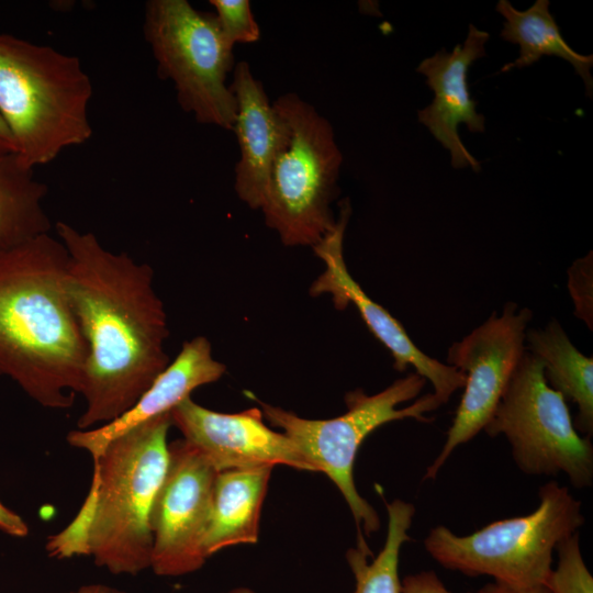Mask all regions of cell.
I'll return each mask as SVG.
<instances>
[{
	"label": "cell",
	"instance_id": "19",
	"mask_svg": "<svg viewBox=\"0 0 593 593\" xmlns=\"http://www.w3.org/2000/svg\"><path fill=\"white\" fill-rule=\"evenodd\" d=\"M549 4L548 0H537L527 10L519 11L507 0L497 2L495 10L505 19L500 36L519 46L518 57L504 65L501 71L532 66L542 56H557L574 67L584 81L586 94L592 97L593 56L579 54L566 43L558 24L549 12Z\"/></svg>",
	"mask_w": 593,
	"mask_h": 593
},
{
	"label": "cell",
	"instance_id": "15",
	"mask_svg": "<svg viewBox=\"0 0 593 593\" xmlns=\"http://www.w3.org/2000/svg\"><path fill=\"white\" fill-rule=\"evenodd\" d=\"M225 370V365L213 358L211 344L205 337L187 340L174 361L126 412L99 427L74 429L67 434L66 440L70 446L88 451L94 459L112 440L170 413L194 389L219 380Z\"/></svg>",
	"mask_w": 593,
	"mask_h": 593
},
{
	"label": "cell",
	"instance_id": "26",
	"mask_svg": "<svg viewBox=\"0 0 593 593\" xmlns=\"http://www.w3.org/2000/svg\"><path fill=\"white\" fill-rule=\"evenodd\" d=\"M0 530L4 534L22 538L27 536L29 526L25 521L15 512L7 507L0 501Z\"/></svg>",
	"mask_w": 593,
	"mask_h": 593
},
{
	"label": "cell",
	"instance_id": "18",
	"mask_svg": "<svg viewBox=\"0 0 593 593\" xmlns=\"http://www.w3.org/2000/svg\"><path fill=\"white\" fill-rule=\"evenodd\" d=\"M526 350L540 359L549 385L578 405L574 427L593 433V358L584 356L552 320L545 328L526 332Z\"/></svg>",
	"mask_w": 593,
	"mask_h": 593
},
{
	"label": "cell",
	"instance_id": "8",
	"mask_svg": "<svg viewBox=\"0 0 593 593\" xmlns=\"http://www.w3.org/2000/svg\"><path fill=\"white\" fill-rule=\"evenodd\" d=\"M143 31L158 75L174 82L181 109L202 124L233 130L237 107L225 83L235 66L233 46L215 13L198 11L186 0H152Z\"/></svg>",
	"mask_w": 593,
	"mask_h": 593
},
{
	"label": "cell",
	"instance_id": "10",
	"mask_svg": "<svg viewBox=\"0 0 593 593\" xmlns=\"http://www.w3.org/2000/svg\"><path fill=\"white\" fill-rule=\"evenodd\" d=\"M532 316L529 309L507 303L500 316L493 312L483 324L449 347L448 365L465 374V392L443 449L427 467L424 480L435 479L452 451L475 437L491 419L526 351Z\"/></svg>",
	"mask_w": 593,
	"mask_h": 593
},
{
	"label": "cell",
	"instance_id": "16",
	"mask_svg": "<svg viewBox=\"0 0 593 593\" xmlns=\"http://www.w3.org/2000/svg\"><path fill=\"white\" fill-rule=\"evenodd\" d=\"M236 100V133L240 157L235 167V192L249 208L260 209L280 137V121L261 81L246 61L234 66L230 85Z\"/></svg>",
	"mask_w": 593,
	"mask_h": 593
},
{
	"label": "cell",
	"instance_id": "24",
	"mask_svg": "<svg viewBox=\"0 0 593 593\" xmlns=\"http://www.w3.org/2000/svg\"><path fill=\"white\" fill-rule=\"evenodd\" d=\"M593 261L592 251L570 267L569 290L575 305V315L592 329L593 322Z\"/></svg>",
	"mask_w": 593,
	"mask_h": 593
},
{
	"label": "cell",
	"instance_id": "3",
	"mask_svg": "<svg viewBox=\"0 0 593 593\" xmlns=\"http://www.w3.org/2000/svg\"><path fill=\"white\" fill-rule=\"evenodd\" d=\"M170 413L112 440L93 459L91 490L78 516L47 542L57 558L89 555L113 574L150 568V514L169 462Z\"/></svg>",
	"mask_w": 593,
	"mask_h": 593
},
{
	"label": "cell",
	"instance_id": "1",
	"mask_svg": "<svg viewBox=\"0 0 593 593\" xmlns=\"http://www.w3.org/2000/svg\"><path fill=\"white\" fill-rule=\"evenodd\" d=\"M55 230L68 253L66 289L88 346L77 429H89L126 412L169 365L167 316L149 265L66 222Z\"/></svg>",
	"mask_w": 593,
	"mask_h": 593
},
{
	"label": "cell",
	"instance_id": "5",
	"mask_svg": "<svg viewBox=\"0 0 593 593\" xmlns=\"http://www.w3.org/2000/svg\"><path fill=\"white\" fill-rule=\"evenodd\" d=\"M280 137L260 210L286 246H314L335 225L343 163L331 123L289 92L272 102Z\"/></svg>",
	"mask_w": 593,
	"mask_h": 593
},
{
	"label": "cell",
	"instance_id": "11",
	"mask_svg": "<svg viewBox=\"0 0 593 593\" xmlns=\"http://www.w3.org/2000/svg\"><path fill=\"white\" fill-rule=\"evenodd\" d=\"M169 462L150 514V569L178 577L199 570L206 558L202 540L217 471L183 438L169 446Z\"/></svg>",
	"mask_w": 593,
	"mask_h": 593
},
{
	"label": "cell",
	"instance_id": "17",
	"mask_svg": "<svg viewBox=\"0 0 593 593\" xmlns=\"http://www.w3.org/2000/svg\"><path fill=\"white\" fill-rule=\"evenodd\" d=\"M272 467L226 470L213 486L202 551L208 559L223 548L256 544Z\"/></svg>",
	"mask_w": 593,
	"mask_h": 593
},
{
	"label": "cell",
	"instance_id": "4",
	"mask_svg": "<svg viewBox=\"0 0 593 593\" xmlns=\"http://www.w3.org/2000/svg\"><path fill=\"white\" fill-rule=\"evenodd\" d=\"M91 97L76 56L0 33V116L25 166L48 164L91 137Z\"/></svg>",
	"mask_w": 593,
	"mask_h": 593
},
{
	"label": "cell",
	"instance_id": "20",
	"mask_svg": "<svg viewBox=\"0 0 593 593\" xmlns=\"http://www.w3.org/2000/svg\"><path fill=\"white\" fill-rule=\"evenodd\" d=\"M15 153H0V248H9L49 233L52 222L43 201L46 184Z\"/></svg>",
	"mask_w": 593,
	"mask_h": 593
},
{
	"label": "cell",
	"instance_id": "21",
	"mask_svg": "<svg viewBox=\"0 0 593 593\" xmlns=\"http://www.w3.org/2000/svg\"><path fill=\"white\" fill-rule=\"evenodd\" d=\"M388 532L383 548L373 557L370 548H350L346 559L355 577L354 593H401L399 557L401 547L411 540L407 532L415 514L413 504L400 499L385 503Z\"/></svg>",
	"mask_w": 593,
	"mask_h": 593
},
{
	"label": "cell",
	"instance_id": "9",
	"mask_svg": "<svg viewBox=\"0 0 593 593\" xmlns=\"http://www.w3.org/2000/svg\"><path fill=\"white\" fill-rule=\"evenodd\" d=\"M504 435L529 475L564 473L578 489L593 481V446L575 429L566 399L547 382L539 358L525 351L486 426Z\"/></svg>",
	"mask_w": 593,
	"mask_h": 593
},
{
	"label": "cell",
	"instance_id": "22",
	"mask_svg": "<svg viewBox=\"0 0 593 593\" xmlns=\"http://www.w3.org/2000/svg\"><path fill=\"white\" fill-rule=\"evenodd\" d=\"M556 551L557 567L544 583L549 593H593V578L581 553L579 533L561 540Z\"/></svg>",
	"mask_w": 593,
	"mask_h": 593
},
{
	"label": "cell",
	"instance_id": "23",
	"mask_svg": "<svg viewBox=\"0 0 593 593\" xmlns=\"http://www.w3.org/2000/svg\"><path fill=\"white\" fill-rule=\"evenodd\" d=\"M215 16L225 41L234 46L236 43H253L259 38V26L251 13L247 0H211Z\"/></svg>",
	"mask_w": 593,
	"mask_h": 593
},
{
	"label": "cell",
	"instance_id": "27",
	"mask_svg": "<svg viewBox=\"0 0 593 593\" xmlns=\"http://www.w3.org/2000/svg\"><path fill=\"white\" fill-rule=\"evenodd\" d=\"M477 593H549L545 585L532 588H514L502 583L493 582L482 586Z\"/></svg>",
	"mask_w": 593,
	"mask_h": 593
},
{
	"label": "cell",
	"instance_id": "2",
	"mask_svg": "<svg viewBox=\"0 0 593 593\" xmlns=\"http://www.w3.org/2000/svg\"><path fill=\"white\" fill-rule=\"evenodd\" d=\"M67 262L66 247L49 233L0 248V376L53 410L72 405L88 357Z\"/></svg>",
	"mask_w": 593,
	"mask_h": 593
},
{
	"label": "cell",
	"instance_id": "6",
	"mask_svg": "<svg viewBox=\"0 0 593 593\" xmlns=\"http://www.w3.org/2000/svg\"><path fill=\"white\" fill-rule=\"evenodd\" d=\"M539 505L525 516L493 522L466 535L438 525L424 540L444 568L468 577L490 575L514 588L544 585L557 545L584 523L582 503L555 481L539 489Z\"/></svg>",
	"mask_w": 593,
	"mask_h": 593
},
{
	"label": "cell",
	"instance_id": "12",
	"mask_svg": "<svg viewBox=\"0 0 593 593\" xmlns=\"http://www.w3.org/2000/svg\"><path fill=\"white\" fill-rule=\"evenodd\" d=\"M350 203H340L335 225L312 248L325 264V270L312 283V296L329 294L336 309L344 310L353 303L370 332L389 349L398 371L413 367L415 372L430 381L434 394L445 404L452 393L463 388L465 374L452 366L445 365L418 349L403 326L384 307L372 301L347 270L343 240L350 217Z\"/></svg>",
	"mask_w": 593,
	"mask_h": 593
},
{
	"label": "cell",
	"instance_id": "29",
	"mask_svg": "<svg viewBox=\"0 0 593 593\" xmlns=\"http://www.w3.org/2000/svg\"><path fill=\"white\" fill-rule=\"evenodd\" d=\"M0 153H14L12 136L4 121L0 116Z\"/></svg>",
	"mask_w": 593,
	"mask_h": 593
},
{
	"label": "cell",
	"instance_id": "28",
	"mask_svg": "<svg viewBox=\"0 0 593 593\" xmlns=\"http://www.w3.org/2000/svg\"><path fill=\"white\" fill-rule=\"evenodd\" d=\"M66 593H126V592L118 588L107 585V584L92 583V584L81 585L78 589L66 592Z\"/></svg>",
	"mask_w": 593,
	"mask_h": 593
},
{
	"label": "cell",
	"instance_id": "7",
	"mask_svg": "<svg viewBox=\"0 0 593 593\" xmlns=\"http://www.w3.org/2000/svg\"><path fill=\"white\" fill-rule=\"evenodd\" d=\"M416 372L395 380L383 391L369 395L361 389L345 395L347 411L329 419H309L278 406L262 402L260 410L266 419L283 429L296 447L313 463L316 472L325 473L338 488L354 516L358 537L362 530L371 536L380 528L374 508L358 493L354 481V463L362 441L378 427L404 418L428 423L426 413L443 403L434 393L417 399L405 407L400 404L415 399L426 384Z\"/></svg>",
	"mask_w": 593,
	"mask_h": 593
},
{
	"label": "cell",
	"instance_id": "14",
	"mask_svg": "<svg viewBox=\"0 0 593 593\" xmlns=\"http://www.w3.org/2000/svg\"><path fill=\"white\" fill-rule=\"evenodd\" d=\"M489 37L488 32L470 24L462 45L457 44L451 52L441 48L416 68L435 94L433 102L418 111V121L450 153L454 168L471 167L475 172L481 169L480 163L460 139L458 125L465 123L473 133L485 130L484 115L475 110L467 77L472 63L485 56Z\"/></svg>",
	"mask_w": 593,
	"mask_h": 593
},
{
	"label": "cell",
	"instance_id": "25",
	"mask_svg": "<svg viewBox=\"0 0 593 593\" xmlns=\"http://www.w3.org/2000/svg\"><path fill=\"white\" fill-rule=\"evenodd\" d=\"M401 593H451L434 571H421L401 581Z\"/></svg>",
	"mask_w": 593,
	"mask_h": 593
},
{
	"label": "cell",
	"instance_id": "13",
	"mask_svg": "<svg viewBox=\"0 0 593 593\" xmlns=\"http://www.w3.org/2000/svg\"><path fill=\"white\" fill-rule=\"evenodd\" d=\"M171 424L217 472L283 465L316 472L313 463L283 433L270 429L260 409L220 413L186 398L170 411Z\"/></svg>",
	"mask_w": 593,
	"mask_h": 593
},
{
	"label": "cell",
	"instance_id": "30",
	"mask_svg": "<svg viewBox=\"0 0 593 593\" xmlns=\"http://www.w3.org/2000/svg\"><path fill=\"white\" fill-rule=\"evenodd\" d=\"M228 593H255V592L248 588H236V589L231 590Z\"/></svg>",
	"mask_w": 593,
	"mask_h": 593
}]
</instances>
